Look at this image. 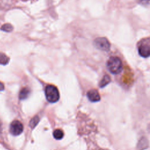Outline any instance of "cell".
<instances>
[{"label":"cell","instance_id":"6da1fadb","mask_svg":"<svg viewBox=\"0 0 150 150\" xmlns=\"http://www.w3.org/2000/svg\"><path fill=\"white\" fill-rule=\"evenodd\" d=\"M107 68L114 74H119L122 69V64L121 59L117 56L111 57L107 61Z\"/></svg>","mask_w":150,"mask_h":150},{"label":"cell","instance_id":"7a4b0ae2","mask_svg":"<svg viewBox=\"0 0 150 150\" xmlns=\"http://www.w3.org/2000/svg\"><path fill=\"white\" fill-rule=\"evenodd\" d=\"M139 54L144 58L150 56V38L141 39L137 44Z\"/></svg>","mask_w":150,"mask_h":150},{"label":"cell","instance_id":"3957f363","mask_svg":"<svg viewBox=\"0 0 150 150\" xmlns=\"http://www.w3.org/2000/svg\"><path fill=\"white\" fill-rule=\"evenodd\" d=\"M45 95L47 100L52 103L57 102L59 99V92L53 85H47L45 88Z\"/></svg>","mask_w":150,"mask_h":150},{"label":"cell","instance_id":"277c9868","mask_svg":"<svg viewBox=\"0 0 150 150\" xmlns=\"http://www.w3.org/2000/svg\"><path fill=\"white\" fill-rule=\"evenodd\" d=\"M94 45L98 49L107 52L110 49V43L108 39L104 37H100L96 38L94 40Z\"/></svg>","mask_w":150,"mask_h":150},{"label":"cell","instance_id":"5b68a950","mask_svg":"<svg viewBox=\"0 0 150 150\" xmlns=\"http://www.w3.org/2000/svg\"><path fill=\"white\" fill-rule=\"evenodd\" d=\"M23 130V124L18 120H15L12 121L10 125L9 131L13 135L16 136L20 135Z\"/></svg>","mask_w":150,"mask_h":150},{"label":"cell","instance_id":"8992f818","mask_svg":"<svg viewBox=\"0 0 150 150\" xmlns=\"http://www.w3.org/2000/svg\"><path fill=\"white\" fill-rule=\"evenodd\" d=\"M88 100L91 102H98L100 100V96L98 91L96 89L89 90L87 94Z\"/></svg>","mask_w":150,"mask_h":150},{"label":"cell","instance_id":"52a82bcc","mask_svg":"<svg viewBox=\"0 0 150 150\" xmlns=\"http://www.w3.org/2000/svg\"><path fill=\"white\" fill-rule=\"evenodd\" d=\"M149 146V142L146 138L142 137L138 141L137 144V149L138 150H145Z\"/></svg>","mask_w":150,"mask_h":150},{"label":"cell","instance_id":"ba28073f","mask_svg":"<svg viewBox=\"0 0 150 150\" xmlns=\"http://www.w3.org/2000/svg\"><path fill=\"white\" fill-rule=\"evenodd\" d=\"M30 94V89L28 87L23 88L19 94V97L20 100H25L27 98Z\"/></svg>","mask_w":150,"mask_h":150},{"label":"cell","instance_id":"9c48e42d","mask_svg":"<svg viewBox=\"0 0 150 150\" xmlns=\"http://www.w3.org/2000/svg\"><path fill=\"white\" fill-rule=\"evenodd\" d=\"M111 81V78L110 77L107 75V74H105L103 76V79H101V80L100 81V83H99V86L101 88H103V87H104L105 86H106L107 84H108Z\"/></svg>","mask_w":150,"mask_h":150},{"label":"cell","instance_id":"30bf717a","mask_svg":"<svg viewBox=\"0 0 150 150\" xmlns=\"http://www.w3.org/2000/svg\"><path fill=\"white\" fill-rule=\"evenodd\" d=\"M9 58L4 53H0V64L6 65L8 63Z\"/></svg>","mask_w":150,"mask_h":150},{"label":"cell","instance_id":"8fae6325","mask_svg":"<svg viewBox=\"0 0 150 150\" xmlns=\"http://www.w3.org/2000/svg\"><path fill=\"white\" fill-rule=\"evenodd\" d=\"M63 135V132L60 129H57L53 131V137L56 139H61Z\"/></svg>","mask_w":150,"mask_h":150},{"label":"cell","instance_id":"7c38bea8","mask_svg":"<svg viewBox=\"0 0 150 150\" xmlns=\"http://www.w3.org/2000/svg\"><path fill=\"white\" fill-rule=\"evenodd\" d=\"M39 121V118L38 116H35L30 121V122H29L30 127L32 129L34 128L36 126V125L38 124Z\"/></svg>","mask_w":150,"mask_h":150},{"label":"cell","instance_id":"4fadbf2b","mask_svg":"<svg viewBox=\"0 0 150 150\" xmlns=\"http://www.w3.org/2000/svg\"><path fill=\"white\" fill-rule=\"evenodd\" d=\"M1 29L6 32H10L13 30V26L10 23H5L1 27Z\"/></svg>","mask_w":150,"mask_h":150},{"label":"cell","instance_id":"5bb4252c","mask_svg":"<svg viewBox=\"0 0 150 150\" xmlns=\"http://www.w3.org/2000/svg\"><path fill=\"white\" fill-rule=\"evenodd\" d=\"M4 84L0 82V91H2V90H4Z\"/></svg>","mask_w":150,"mask_h":150},{"label":"cell","instance_id":"9a60e30c","mask_svg":"<svg viewBox=\"0 0 150 150\" xmlns=\"http://www.w3.org/2000/svg\"><path fill=\"white\" fill-rule=\"evenodd\" d=\"M2 131V124H1V122L0 121V133Z\"/></svg>","mask_w":150,"mask_h":150},{"label":"cell","instance_id":"2e32d148","mask_svg":"<svg viewBox=\"0 0 150 150\" xmlns=\"http://www.w3.org/2000/svg\"><path fill=\"white\" fill-rule=\"evenodd\" d=\"M148 131H149V132H150V125L148 127Z\"/></svg>","mask_w":150,"mask_h":150}]
</instances>
